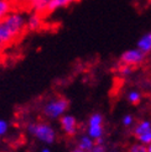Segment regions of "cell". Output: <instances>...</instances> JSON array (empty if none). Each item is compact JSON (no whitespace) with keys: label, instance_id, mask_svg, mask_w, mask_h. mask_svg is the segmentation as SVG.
I'll use <instances>...</instances> for the list:
<instances>
[{"label":"cell","instance_id":"1","mask_svg":"<svg viewBox=\"0 0 151 152\" xmlns=\"http://www.w3.org/2000/svg\"><path fill=\"white\" fill-rule=\"evenodd\" d=\"M26 30V15L21 11H11L0 21V41L4 46L16 41Z\"/></svg>","mask_w":151,"mask_h":152},{"label":"cell","instance_id":"2","mask_svg":"<svg viewBox=\"0 0 151 152\" xmlns=\"http://www.w3.org/2000/svg\"><path fill=\"white\" fill-rule=\"evenodd\" d=\"M27 132L45 145H52L57 139L55 127L48 123H30L27 125Z\"/></svg>","mask_w":151,"mask_h":152},{"label":"cell","instance_id":"3","mask_svg":"<svg viewBox=\"0 0 151 152\" xmlns=\"http://www.w3.org/2000/svg\"><path fill=\"white\" fill-rule=\"evenodd\" d=\"M70 103L65 98H52L43 105L42 113L50 120H59L68 110Z\"/></svg>","mask_w":151,"mask_h":152},{"label":"cell","instance_id":"4","mask_svg":"<svg viewBox=\"0 0 151 152\" xmlns=\"http://www.w3.org/2000/svg\"><path fill=\"white\" fill-rule=\"evenodd\" d=\"M104 134L103 129V116L99 113H93L88 119L87 125V135L94 141L102 140Z\"/></svg>","mask_w":151,"mask_h":152},{"label":"cell","instance_id":"5","mask_svg":"<svg viewBox=\"0 0 151 152\" xmlns=\"http://www.w3.org/2000/svg\"><path fill=\"white\" fill-rule=\"evenodd\" d=\"M145 58V53L141 52L139 48H133V50H128L122 53L120 56V63L126 64V66H136L140 64Z\"/></svg>","mask_w":151,"mask_h":152},{"label":"cell","instance_id":"6","mask_svg":"<svg viewBox=\"0 0 151 152\" xmlns=\"http://www.w3.org/2000/svg\"><path fill=\"white\" fill-rule=\"evenodd\" d=\"M59 125H61L62 131L66 135L73 136V135L77 134L78 121L73 115H71V114H66V115H63L61 119H59Z\"/></svg>","mask_w":151,"mask_h":152},{"label":"cell","instance_id":"7","mask_svg":"<svg viewBox=\"0 0 151 152\" xmlns=\"http://www.w3.org/2000/svg\"><path fill=\"white\" fill-rule=\"evenodd\" d=\"M42 27V18L40 14L31 11L26 15V30L29 31H37Z\"/></svg>","mask_w":151,"mask_h":152},{"label":"cell","instance_id":"8","mask_svg":"<svg viewBox=\"0 0 151 152\" xmlns=\"http://www.w3.org/2000/svg\"><path fill=\"white\" fill-rule=\"evenodd\" d=\"M48 5L50 0H30L29 7L31 9V11L37 12V14H45L48 11Z\"/></svg>","mask_w":151,"mask_h":152},{"label":"cell","instance_id":"9","mask_svg":"<svg viewBox=\"0 0 151 152\" xmlns=\"http://www.w3.org/2000/svg\"><path fill=\"white\" fill-rule=\"evenodd\" d=\"M95 145V141L93 139H90L89 136L86 134V135H82L79 140H78V143H77V147L81 148L82 151H86V152H90L92 148L94 147Z\"/></svg>","mask_w":151,"mask_h":152},{"label":"cell","instance_id":"10","mask_svg":"<svg viewBox=\"0 0 151 152\" xmlns=\"http://www.w3.org/2000/svg\"><path fill=\"white\" fill-rule=\"evenodd\" d=\"M136 48H139L144 53H147L151 51V32L140 37L138 41V45H136Z\"/></svg>","mask_w":151,"mask_h":152},{"label":"cell","instance_id":"11","mask_svg":"<svg viewBox=\"0 0 151 152\" xmlns=\"http://www.w3.org/2000/svg\"><path fill=\"white\" fill-rule=\"evenodd\" d=\"M149 131H151V121H149V120H142V121H140V123L135 126V129H134V135H135V137H139V136H141V135H144V134H146V132H149Z\"/></svg>","mask_w":151,"mask_h":152},{"label":"cell","instance_id":"12","mask_svg":"<svg viewBox=\"0 0 151 152\" xmlns=\"http://www.w3.org/2000/svg\"><path fill=\"white\" fill-rule=\"evenodd\" d=\"M77 1V0H50V5H48V11L47 12H54L58 9H62L71 5L72 3Z\"/></svg>","mask_w":151,"mask_h":152},{"label":"cell","instance_id":"13","mask_svg":"<svg viewBox=\"0 0 151 152\" xmlns=\"http://www.w3.org/2000/svg\"><path fill=\"white\" fill-rule=\"evenodd\" d=\"M12 11V3L10 0H0V21Z\"/></svg>","mask_w":151,"mask_h":152},{"label":"cell","instance_id":"14","mask_svg":"<svg viewBox=\"0 0 151 152\" xmlns=\"http://www.w3.org/2000/svg\"><path fill=\"white\" fill-rule=\"evenodd\" d=\"M141 99V94L139 92H136V90H131V92H129V94H128V100H129L131 104H138Z\"/></svg>","mask_w":151,"mask_h":152},{"label":"cell","instance_id":"15","mask_svg":"<svg viewBox=\"0 0 151 152\" xmlns=\"http://www.w3.org/2000/svg\"><path fill=\"white\" fill-rule=\"evenodd\" d=\"M9 131V123L5 119H0V137L5 136Z\"/></svg>","mask_w":151,"mask_h":152},{"label":"cell","instance_id":"16","mask_svg":"<svg viewBox=\"0 0 151 152\" xmlns=\"http://www.w3.org/2000/svg\"><path fill=\"white\" fill-rule=\"evenodd\" d=\"M119 73L120 75H123V77H126V75H130L131 72H133V67L131 66H126V64H122L119 67Z\"/></svg>","mask_w":151,"mask_h":152},{"label":"cell","instance_id":"17","mask_svg":"<svg viewBox=\"0 0 151 152\" xmlns=\"http://www.w3.org/2000/svg\"><path fill=\"white\" fill-rule=\"evenodd\" d=\"M138 141H139V143H142V145H150L151 143V131L139 136Z\"/></svg>","mask_w":151,"mask_h":152},{"label":"cell","instance_id":"18","mask_svg":"<svg viewBox=\"0 0 151 152\" xmlns=\"http://www.w3.org/2000/svg\"><path fill=\"white\" fill-rule=\"evenodd\" d=\"M90 152H105V147L103 145V139L95 141V145H94V147L92 148Z\"/></svg>","mask_w":151,"mask_h":152},{"label":"cell","instance_id":"19","mask_svg":"<svg viewBox=\"0 0 151 152\" xmlns=\"http://www.w3.org/2000/svg\"><path fill=\"white\" fill-rule=\"evenodd\" d=\"M130 152H147V147H145V145L142 143H135L131 146Z\"/></svg>","mask_w":151,"mask_h":152},{"label":"cell","instance_id":"20","mask_svg":"<svg viewBox=\"0 0 151 152\" xmlns=\"http://www.w3.org/2000/svg\"><path fill=\"white\" fill-rule=\"evenodd\" d=\"M122 123H123V125L124 126H131L133 125V123H134V118H133V115H130V114H126V115H124L123 116V120H122Z\"/></svg>","mask_w":151,"mask_h":152},{"label":"cell","instance_id":"21","mask_svg":"<svg viewBox=\"0 0 151 152\" xmlns=\"http://www.w3.org/2000/svg\"><path fill=\"white\" fill-rule=\"evenodd\" d=\"M12 3V5H16V6H29L30 0H10Z\"/></svg>","mask_w":151,"mask_h":152},{"label":"cell","instance_id":"22","mask_svg":"<svg viewBox=\"0 0 151 152\" xmlns=\"http://www.w3.org/2000/svg\"><path fill=\"white\" fill-rule=\"evenodd\" d=\"M40 152H51V150H50L48 147H45V148H42Z\"/></svg>","mask_w":151,"mask_h":152},{"label":"cell","instance_id":"23","mask_svg":"<svg viewBox=\"0 0 151 152\" xmlns=\"http://www.w3.org/2000/svg\"><path fill=\"white\" fill-rule=\"evenodd\" d=\"M71 152H86V151H82L81 148H78V147H77V148H74V150H72Z\"/></svg>","mask_w":151,"mask_h":152},{"label":"cell","instance_id":"24","mask_svg":"<svg viewBox=\"0 0 151 152\" xmlns=\"http://www.w3.org/2000/svg\"><path fill=\"white\" fill-rule=\"evenodd\" d=\"M3 47H4V45L1 43V41H0V52H1V51H3Z\"/></svg>","mask_w":151,"mask_h":152},{"label":"cell","instance_id":"25","mask_svg":"<svg viewBox=\"0 0 151 152\" xmlns=\"http://www.w3.org/2000/svg\"><path fill=\"white\" fill-rule=\"evenodd\" d=\"M147 152H151V143H150V145L147 146Z\"/></svg>","mask_w":151,"mask_h":152}]
</instances>
